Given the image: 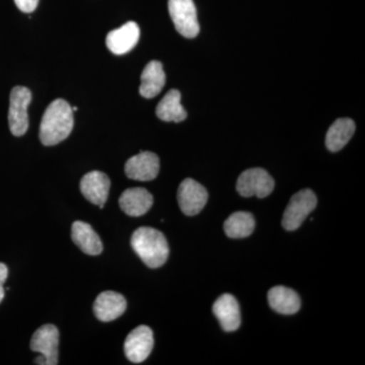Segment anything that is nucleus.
<instances>
[{
    "instance_id": "obj_1",
    "label": "nucleus",
    "mask_w": 365,
    "mask_h": 365,
    "mask_svg": "<svg viewBox=\"0 0 365 365\" xmlns=\"http://www.w3.org/2000/svg\"><path fill=\"white\" fill-rule=\"evenodd\" d=\"M73 111L66 101L57 98L48 106L40 125V140L46 146L66 140L73 129Z\"/></svg>"
},
{
    "instance_id": "obj_2",
    "label": "nucleus",
    "mask_w": 365,
    "mask_h": 365,
    "mask_svg": "<svg viewBox=\"0 0 365 365\" xmlns=\"http://www.w3.org/2000/svg\"><path fill=\"white\" fill-rule=\"evenodd\" d=\"M131 246L150 268L162 267L169 258L170 250L165 235L153 227H139L131 237Z\"/></svg>"
},
{
    "instance_id": "obj_3",
    "label": "nucleus",
    "mask_w": 365,
    "mask_h": 365,
    "mask_svg": "<svg viewBox=\"0 0 365 365\" xmlns=\"http://www.w3.org/2000/svg\"><path fill=\"white\" fill-rule=\"evenodd\" d=\"M59 331L54 325L40 327L34 333L31 340V349L40 353L36 359L37 364L56 365L58 364Z\"/></svg>"
},
{
    "instance_id": "obj_4",
    "label": "nucleus",
    "mask_w": 365,
    "mask_h": 365,
    "mask_svg": "<svg viewBox=\"0 0 365 365\" xmlns=\"http://www.w3.org/2000/svg\"><path fill=\"white\" fill-rule=\"evenodd\" d=\"M32 93L25 86H16L9 97V124L14 136H23L29 129L28 108Z\"/></svg>"
},
{
    "instance_id": "obj_5",
    "label": "nucleus",
    "mask_w": 365,
    "mask_h": 365,
    "mask_svg": "<svg viewBox=\"0 0 365 365\" xmlns=\"http://www.w3.org/2000/svg\"><path fill=\"white\" fill-rule=\"evenodd\" d=\"M317 204L318 199L312 190L306 189L297 192L290 199V202L285 209L282 220L283 227L289 232L297 230L309 213L313 212Z\"/></svg>"
},
{
    "instance_id": "obj_6",
    "label": "nucleus",
    "mask_w": 365,
    "mask_h": 365,
    "mask_svg": "<svg viewBox=\"0 0 365 365\" xmlns=\"http://www.w3.org/2000/svg\"><path fill=\"white\" fill-rule=\"evenodd\" d=\"M169 13L176 30L182 37L192 39L200 32L193 0H169Z\"/></svg>"
},
{
    "instance_id": "obj_7",
    "label": "nucleus",
    "mask_w": 365,
    "mask_h": 365,
    "mask_svg": "<svg viewBox=\"0 0 365 365\" xmlns=\"http://www.w3.org/2000/svg\"><path fill=\"white\" fill-rule=\"evenodd\" d=\"M274 185L272 177L265 170L255 168L245 170L239 177L237 190L242 197L265 198L272 193Z\"/></svg>"
},
{
    "instance_id": "obj_8",
    "label": "nucleus",
    "mask_w": 365,
    "mask_h": 365,
    "mask_svg": "<svg viewBox=\"0 0 365 365\" xmlns=\"http://www.w3.org/2000/svg\"><path fill=\"white\" fill-rule=\"evenodd\" d=\"M153 344H155V340H153V333L150 327H137L129 333L125 340V355L129 361L140 364L150 356Z\"/></svg>"
},
{
    "instance_id": "obj_9",
    "label": "nucleus",
    "mask_w": 365,
    "mask_h": 365,
    "mask_svg": "<svg viewBox=\"0 0 365 365\" xmlns=\"http://www.w3.org/2000/svg\"><path fill=\"white\" fill-rule=\"evenodd\" d=\"M207 201V190L195 180L186 179L180 185L178 190V202L184 215H198L205 207Z\"/></svg>"
},
{
    "instance_id": "obj_10",
    "label": "nucleus",
    "mask_w": 365,
    "mask_h": 365,
    "mask_svg": "<svg viewBox=\"0 0 365 365\" xmlns=\"http://www.w3.org/2000/svg\"><path fill=\"white\" fill-rule=\"evenodd\" d=\"M125 173L135 181H153L160 173V158L151 151H143L127 160Z\"/></svg>"
},
{
    "instance_id": "obj_11",
    "label": "nucleus",
    "mask_w": 365,
    "mask_h": 365,
    "mask_svg": "<svg viewBox=\"0 0 365 365\" xmlns=\"http://www.w3.org/2000/svg\"><path fill=\"white\" fill-rule=\"evenodd\" d=\"M110 186L111 182L109 177L98 170L88 173L81 181V191L83 195L90 202L100 206L101 209L104 208L105 203L107 202Z\"/></svg>"
},
{
    "instance_id": "obj_12",
    "label": "nucleus",
    "mask_w": 365,
    "mask_h": 365,
    "mask_svg": "<svg viewBox=\"0 0 365 365\" xmlns=\"http://www.w3.org/2000/svg\"><path fill=\"white\" fill-rule=\"evenodd\" d=\"M140 37L139 26L134 21H128L117 30L108 33L106 44L108 49L116 55L126 54L138 43Z\"/></svg>"
},
{
    "instance_id": "obj_13",
    "label": "nucleus",
    "mask_w": 365,
    "mask_h": 365,
    "mask_svg": "<svg viewBox=\"0 0 365 365\" xmlns=\"http://www.w3.org/2000/svg\"><path fill=\"white\" fill-rule=\"evenodd\" d=\"M126 307L123 295L108 290L98 295L93 304V313L100 321L112 322L121 317Z\"/></svg>"
},
{
    "instance_id": "obj_14",
    "label": "nucleus",
    "mask_w": 365,
    "mask_h": 365,
    "mask_svg": "<svg viewBox=\"0 0 365 365\" xmlns=\"http://www.w3.org/2000/svg\"><path fill=\"white\" fill-rule=\"evenodd\" d=\"M213 314L227 332H234L241 326L239 302L234 295L227 294L218 297L213 304Z\"/></svg>"
},
{
    "instance_id": "obj_15",
    "label": "nucleus",
    "mask_w": 365,
    "mask_h": 365,
    "mask_svg": "<svg viewBox=\"0 0 365 365\" xmlns=\"http://www.w3.org/2000/svg\"><path fill=\"white\" fill-rule=\"evenodd\" d=\"M153 197L144 188L125 190L119 198V205L127 215L138 216L148 213L153 206Z\"/></svg>"
},
{
    "instance_id": "obj_16",
    "label": "nucleus",
    "mask_w": 365,
    "mask_h": 365,
    "mask_svg": "<svg viewBox=\"0 0 365 365\" xmlns=\"http://www.w3.org/2000/svg\"><path fill=\"white\" fill-rule=\"evenodd\" d=\"M71 239L83 253L98 256L103 252V244L97 232L88 223L73 222L71 227Z\"/></svg>"
},
{
    "instance_id": "obj_17",
    "label": "nucleus",
    "mask_w": 365,
    "mask_h": 365,
    "mask_svg": "<svg viewBox=\"0 0 365 365\" xmlns=\"http://www.w3.org/2000/svg\"><path fill=\"white\" fill-rule=\"evenodd\" d=\"M165 85V73L163 64L157 60L150 61L141 74L139 93L145 98L157 97Z\"/></svg>"
},
{
    "instance_id": "obj_18",
    "label": "nucleus",
    "mask_w": 365,
    "mask_h": 365,
    "mask_svg": "<svg viewBox=\"0 0 365 365\" xmlns=\"http://www.w3.org/2000/svg\"><path fill=\"white\" fill-rule=\"evenodd\" d=\"M268 302L274 311L282 314H294L299 311L302 302L294 290L284 287L271 288Z\"/></svg>"
},
{
    "instance_id": "obj_19",
    "label": "nucleus",
    "mask_w": 365,
    "mask_h": 365,
    "mask_svg": "<svg viewBox=\"0 0 365 365\" xmlns=\"http://www.w3.org/2000/svg\"><path fill=\"white\" fill-rule=\"evenodd\" d=\"M355 132V123L349 118L336 120L326 135V145L329 150L337 153L349 143Z\"/></svg>"
},
{
    "instance_id": "obj_20",
    "label": "nucleus",
    "mask_w": 365,
    "mask_h": 365,
    "mask_svg": "<svg viewBox=\"0 0 365 365\" xmlns=\"http://www.w3.org/2000/svg\"><path fill=\"white\" fill-rule=\"evenodd\" d=\"M157 116L165 122L184 121L187 118V112L181 104V93L178 90H170L158 103Z\"/></svg>"
},
{
    "instance_id": "obj_21",
    "label": "nucleus",
    "mask_w": 365,
    "mask_h": 365,
    "mask_svg": "<svg viewBox=\"0 0 365 365\" xmlns=\"http://www.w3.org/2000/svg\"><path fill=\"white\" fill-rule=\"evenodd\" d=\"M255 225V218L251 213L239 211L225 220V232L230 239H244L253 234Z\"/></svg>"
},
{
    "instance_id": "obj_22",
    "label": "nucleus",
    "mask_w": 365,
    "mask_h": 365,
    "mask_svg": "<svg viewBox=\"0 0 365 365\" xmlns=\"http://www.w3.org/2000/svg\"><path fill=\"white\" fill-rule=\"evenodd\" d=\"M14 4L23 13H33L37 9L39 0H14Z\"/></svg>"
},
{
    "instance_id": "obj_23",
    "label": "nucleus",
    "mask_w": 365,
    "mask_h": 365,
    "mask_svg": "<svg viewBox=\"0 0 365 365\" xmlns=\"http://www.w3.org/2000/svg\"><path fill=\"white\" fill-rule=\"evenodd\" d=\"M9 276V269H7L6 264L0 263V302H2L4 297V284Z\"/></svg>"
}]
</instances>
